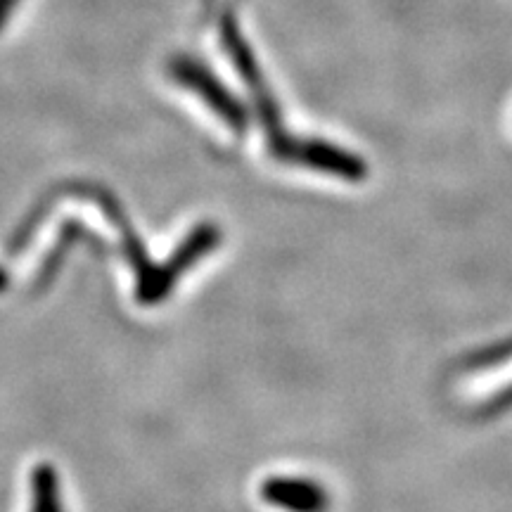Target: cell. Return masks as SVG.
<instances>
[{
    "label": "cell",
    "instance_id": "obj_1",
    "mask_svg": "<svg viewBox=\"0 0 512 512\" xmlns=\"http://www.w3.org/2000/svg\"><path fill=\"white\" fill-rule=\"evenodd\" d=\"M62 197H79V200L98 202L102 214L114 223V228L121 233V254H124L131 271L136 273V299L143 306H157L162 299L169 297L174 292L178 278L185 271H190L202 256L214 252L221 242V230L216 223H200V226H195L185 235L181 245L176 247V252L164 264H155L147 256L140 235L131 228L124 207H121L110 190L93 183H72L67 188L48 192L43 202L62 200Z\"/></svg>",
    "mask_w": 512,
    "mask_h": 512
},
{
    "label": "cell",
    "instance_id": "obj_5",
    "mask_svg": "<svg viewBox=\"0 0 512 512\" xmlns=\"http://www.w3.org/2000/svg\"><path fill=\"white\" fill-rule=\"evenodd\" d=\"M29 512H67L62 501V482L50 463L31 470L29 479Z\"/></svg>",
    "mask_w": 512,
    "mask_h": 512
},
{
    "label": "cell",
    "instance_id": "obj_4",
    "mask_svg": "<svg viewBox=\"0 0 512 512\" xmlns=\"http://www.w3.org/2000/svg\"><path fill=\"white\" fill-rule=\"evenodd\" d=\"M261 498L285 512H328L325 486L306 477H271L261 484Z\"/></svg>",
    "mask_w": 512,
    "mask_h": 512
},
{
    "label": "cell",
    "instance_id": "obj_3",
    "mask_svg": "<svg viewBox=\"0 0 512 512\" xmlns=\"http://www.w3.org/2000/svg\"><path fill=\"white\" fill-rule=\"evenodd\" d=\"M169 74L178 86L185 91L195 93L211 112L219 117L228 128H233L238 136L247 131L249 126V114L245 105L235 98L233 91L216 76L207 64L195 60V57L178 55L169 62Z\"/></svg>",
    "mask_w": 512,
    "mask_h": 512
},
{
    "label": "cell",
    "instance_id": "obj_7",
    "mask_svg": "<svg viewBox=\"0 0 512 512\" xmlns=\"http://www.w3.org/2000/svg\"><path fill=\"white\" fill-rule=\"evenodd\" d=\"M510 408H512V384L501 389L496 396H491V401H486L484 406L479 408V415H484V418H494V415L510 411Z\"/></svg>",
    "mask_w": 512,
    "mask_h": 512
},
{
    "label": "cell",
    "instance_id": "obj_9",
    "mask_svg": "<svg viewBox=\"0 0 512 512\" xmlns=\"http://www.w3.org/2000/svg\"><path fill=\"white\" fill-rule=\"evenodd\" d=\"M8 287H10V275L0 268V294L8 290Z\"/></svg>",
    "mask_w": 512,
    "mask_h": 512
},
{
    "label": "cell",
    "instance_id": "obj_8",
    "mask_svg": "<svg viewBox=\"0 0 512 512\" xmlns=\"http://www.w3.org/2000/svg\"><path fill=\"white\" fill-rule=\"evenodd\" d=\"M17 0H0V29L8 24V17L12 15V10H15Z\"/></svg>",
    "mask_w": 512,
    "mask_h": 512
},
{
    "label": "cell",
    "instance_id": "obj_2",
    "mask_svg": "<svg viewBox=\"0 0 512 512\" xmlns=\"http://www.w3.org/2000/svg\"><path fill=\"white\" fill-rule=\"evenodd\" d=\"M221 48L226 50L230 64L235 67V72L247 86L249 98H252L254 112L259 117V124L264 128V136L268 143V152L283 164H294L302 166V157L306 150V138L292 136L290 131L283 126V119H280V107L275 102V95L271 88H268V81L261 74L259 62L249 48V43L242 36V31L235 19L226 15L221 19Z\"/></svg>",
    "mask_w": 512,
    "mask_h": 512
},
{
    "label": "cell",
    "instance_id": "obj_6",
    "mask_svg": "<svg viewBox=\"0 0 512 512\" xmlns=\"http://www.w3.org/2000/svg\"><path fill=\"white\" fill-rule=\"evenodd\" d=\"M512 361V337L503 339V342L489 344V347L475 351L463 361L465 370H486V368H496L503 366V363Z\"/></svg>",
    "mask_w": 512,
    "mask_h": 512
}]
</instances>
